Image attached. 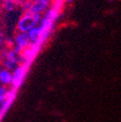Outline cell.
<instances>
[{"instance_id":"obj_14","label":"cell","mask_w":121,"mask_h":122,"mask_svg":"<svg viewBox=\"0 0 121 122\" xmlns=\"http://www.w3.org/2000/svg\"><path fill=\"white\" fill-rule=\"evenodd\" d=\"M2 68H3V66H2V63H1V61H0V71L2 70Z\"/></svg>"},{"instance_id":"obj_9","label":"cell","mask_w":121,"mask_h":122,"mask_svg":"<svg viewBox=\"0 0 121 122\" xmlns=\"http://www.w3.org/2000/svg\"><path fill=\"white\" fill-rule=\"evenodd\" d=\"M13 81V73L12 71L2 68L0 71V84L4 86H11Z\"/></svg>"},{"instance_id":"obj_4","label":"cell","mask_w":121,"mask_h":122,"mask_svg":"<svg viewBox=\"0 0 121 122\" xmlns=\"http://www.w3.org/2000/svg\"><path fill=\"white\" fill-rule=\"evenodd\" d=\"M31 45L28 38L27 33L25 32H19L15 35L14 40H13V49L16 51L17 52H19L20 54L25 50L27 49L29 46Z\"/></svg>"},{"instance_id":"obj_10","label":"cell","mask_w":121,"mask_h":122,"mask_svg":"<svg viewBox=\"0 0 121 122\" xmlns=\"http://www.w3.org/2000/svg\"><path fill=\"white\" fill-rule=\"evenodd\" d=\"M9 95H10L9 88L7 86L0 84V104H2L3 102L7 101L9 99Z\"/></svg>"},{"instance_id":"obj_13","label":"cell","mask_w":121,"mask_h":122,"mask_svg":"<svg viewBox=\"0 0 121 122\" xmlns=\"http://www.w3.org/2000/svg\"><path fill=\"white\" fill-rule=\"evenodd\" d=\"M2 11V0H0V12Z\"/></svg>"},{"instance_id":"obj_11","label":"cell","mask_w":121,"mask_h":122,"mask_svg":"<svg viewBox=\"0 0 121 122\" xmlns=\"http://www.w3.org/2000/svg\"><path fill=\"white\" fill-rule=\"evenodd\" d=\"M6 40L7 38L5 37L4 33L2 31H0V53H1L2 51H4L7 48V44H6Z\"/></svg>"},{"instance_id":"obj_5","label":"cell","mask_w":121,"mask_h":122,"mask_svg":"<svg viewBox=\"0 0 121 122\" xmlns=\"http://www.w3.org/2000/svg\"><path fill=\"white\" fill-rule=\"evenodd\" d=\"M52 0H31L29 12L42 15L46 13L51 6Z\"/></svg>"},{"instance_id":"obj_1","label":"cell","mask_w":121,"mask_h":122,"mask_svg":"<svg viewBox=\"0 0 121 122\" xmlns=\"http://www.w3.org/2000/svg\"><path fill=\"white\" fill-rule=\"evenodd\" d=\"M59 16H60V11L56 10L53 7H50L46 13H44L42 15L39 25L41 26L42 31H43V33H42V43L43 44L50 38V34L52 33Z\"/></svg>"},{"instance_id":"obj_3","label":"cell","mask_w":121,"mask_h":122,"mask_svg":"<svg viewBox=\"0 0 121 122\" xmlns=\"http://www.w3.org/2000/svg\"><path fill=\"white\" fill-rule=\"evenodd\" d=\"M0 61H1L3 68L10 71H13L21 64L20 54L17 52L13 48H8L0 53Z\"/></svg>"},{"instance_id":"obj_8","label":"cell","mask_w":121,"mask_h":122,"mask_svg":"<svg viewBox=\"0 0 121 122\" xmlns=\"http://www.w3.org/2000/svg\"><path fill=\"white\" fill-rule=\"evenodd\" d=\"M23 0H2V10L7 13H12L20 9Z\"/></svg>"},{"instance_id":"obj_6","label":"cell","mask_w":121,"mask_h":122,"mask_svg":"<svg viewBox=\"0 0 121 122\" xmlns=\"http://www.w3.org/2000/svg\"><path fill=\"white\" fill-rule=\"evenodd\" d=\"M13 73V81H12V86L14 88H18L23 81L25 73H26V68L24 64L19 65L16 69L12 71Z\"/></svg>"},{"instance_id":"obj_2","label":"cell","mask_w":121,"mask_h":122,"mask_svg":"<svg viewBox=\"0 0 121 122\" xmlns=\"http://www.w3.org/2000/svg\"><path fill=\"white\" fill-rule=\"evenodd\" d=\"M41 15L34 14L31 12H24L21 14L18 22H17V29L19 32H25L27 33L30 29L37 26L41 20Z\"/></svg>"},{"instance_id":"obj_12","label":"cell","mask_w":121,"mask_h":122,"mask_svg":"<svg viewBox=\"0 0 121 122\" xmlns=\"http://www.w3.org/2000/svg\"><path fill=\"white\" fill-rule=\"evenodd\" d=\"M73 2V0H64V3L65 4H71Z\"/></svg>"},{"instance_id":"obj_7","label":"cell","mask_w":121,"mask_h":122,"mask_svg":"<svg viewBox=\"0 0 121 122\" xmlns=\"http://www.w3.org/2000/svg\"><path fill=\"white\" fill-rule=\"evenodd\" d=\"M42 33H43L42 28L39 24L29 30V31L27 32V35H28V38H29V41H30V43H31V45H35V46H38V47H40L41 45H43V43H42Z\"/></svg>"}]
</instances>
